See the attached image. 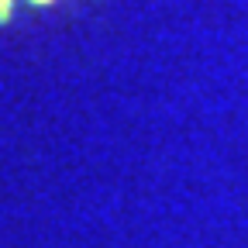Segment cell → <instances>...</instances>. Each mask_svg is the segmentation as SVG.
Segmentation results:
<instances>
[{
    "mask_svg": "<svg viewBox=\"0 0 248 248\" xmlns=\"http://www.w3.org/2000/svg\"><path fill=\"white\" fill-rule=\"evenodd\" d=\"M11 11H14V0H0V24L11 17Z\"/></svg>",
    "mask_w": 248,
    "mask_h": 248,
    "instance_id": "6da1fadb",
    "label": "cell"
},
{
    "mask_svg": "<svg viewBox=\"0 0 248 248\" xmlns=\"http://www.w3.org/2000/svg\"><path fill=\"white\" fill-rule=\"evenodd\" d=\"M31 4H38V7H42V4H52V0H31Z\"/></svg>",
    "mask_w": 248,
    "mask_h": 248,
    "instance_id": "7a4b0ae2",
    "label": "cell"
}]
</instances>
